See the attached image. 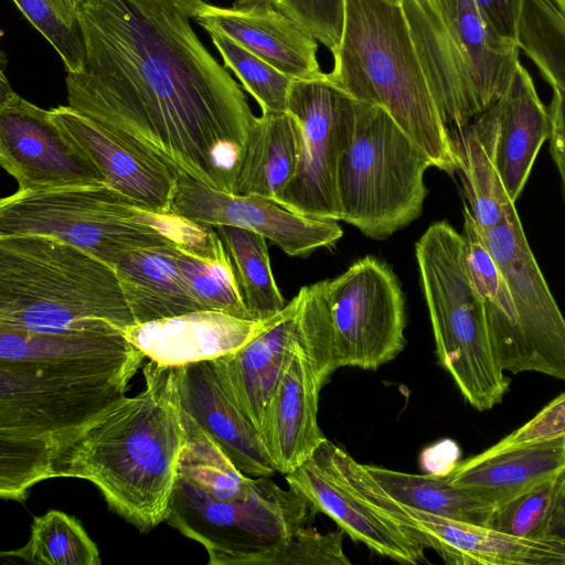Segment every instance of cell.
Returning <instances> with one entry per match:
<instances>
[{"label":"cell","instance_id":"cell-30","mask_svg":"<svg viewBox=\"0 0 565 565\" xmlns=\"http://www.w3.org/2000/svg\"><path fill=\"white\" fill-rule=\"evenodd\" d=\"M1 557L39 565H99L100 554L83 525L74 516L50 510L33 519L30 539L20 548Z\"/></svg>","mask_w":565,"mask_h":565},{"label":"cell","instance_id":"cell-4","mask_svg":"<svg viewBox=\"0 0 565 565\" xmlns=\"http://www.w3.org/2000/svg\"><path fill=\"white\" fill-rule=\"evenodd\" d=\"M183 422L186 443L164 522L200 543L210 565H256L307 525L313 512L303 498L269 476L241 472L184 412Z\"/></svg>","mask_w":565,"mask_h":565},{"label":"cell","instance_id":"cell-29","mask_svg":"<svg viewBox=\"0 0 565 565\" xmlns=\"http://www.w3.org/2000/svg\"><path fill=\"white\" fill-rule=\"evenodd\" d=\"M230 260L243 300L255 320L275 317L285 299L273 276L266 237L235 226H215Z\"/></svg>","mask_w":565,"mask_h":565},{"label":"cell","instance_id":"cell-6","mask_svg":"<svg viewBox=\"0 0 565 565\" xmlns=\"http://www.w3.org/2000/svg\"><path fill=\"white\" fill-rule=\"evenodd\" d=\"M332 82L353 99L385 109L433 167L458 171L450 131L430 90L402 4L345 0Z\"/></svg>","mask_w":565,"mask_h":565},{"label":"cell","instance_id":"cell-20","mask_svg":"<svg viewBox=\"0 0 565 565\" xmlns=\"http://www.w3.org/2000/svg\"><path fill=\"white\" fill-rule=\"evenodd\" d=\"M182 411L223 450L232 463L250 477L276 472L258 430L231 402L212 360L179 366Z\"/></svg>","mask_w":565,"mask_h":565},{"label":"cell","instance_id":"cell-40","mask_svg":"<svg viewBox=\"0 0 565 565\" xmlns=\"http://www.w3.org/2000/svg\"><path fill=\"white\" fill-rule=\"evenodd\" d=\"M460 451L452 440H443L426 449L422 455L423 466L428 473L448 476L459 463Z\"/></svg>","mask_w":565,"mask_h":565},{"label":"cell","instance_id":"cell-19","mask_svg":"<svg viewBox=\"0 0 565 565\" xmlns=\"http://www.w3.org/2000/svg\"><path fill=\"white\" fill-rule=\"evenodd\" d=\"M404 525L425 548L450 565H565V545L514 536L406 508Z\"/></svg>","mask_w":565,"mask_h":565},{"label":"cell","instance_id":"cell-26","mask_svg":"<svg viewBox=\"0 0 565 565\" xmlns=\"http://www.w3.org/2000/svg\"><path fill=\"white\" fill-rule=\"evenodd\" d=\"M180 243L135 250L115 266L136 323L203 310L179 266Z\"/></svg>","mask_w":565,"mask_h":565},{"label":"cell","instance_id":"cell-13","mask_svg":"<svg viewBox=\"0 0 565 565\" xmlns=\"http://www.w3.org/2000/svg\"><path fill=\"white\" fill-rule=\"evenodd\" d=\"M0 164L20 192L107 184L89 157L43 109L18 94L0 103Z\"/></svg>","mask_w":565,"mask_h":565},{"label":"cell","instance_id":"cell-18","mask_svg":"<svg viewBox=\"0 0 565 565\" xmlns=\"http://www.w3.org/2000/svg\"><path fill=\"white\" fill-rule=\"evenodd\" d=\"M56 124L89 157L111 188L151 212L171 213L179 174L71 106L51 109Z\"/></svg>","mask_w":565,"mask_h":565},{"label":"cell","instance_id":"cell-2","mask_svg":"<svg viewBox=\"0 0 565 565\" xmlns=\"http://www.w3.org/2000/svg\"><path fill=\"white\" fill-rule=\"evenodd\" d=\"M146 355L124 332L0 327V498L23 502L58 447L126 396Z\"/></svg>","mask_w":565,"mask_h":565},{"label":"cell","instance_id":"cell-22","mask_svg":"<svg viewBox=\"0 0 565 565\" xmlns=\"http://www.w3.org/2000/svg\"><path fill=\"white\" fill-rule=\"evenodd\" d=\"M299 301L297 294L265 331L238 351L212 360L226 395L258 433L268 402L298 340Z\"/></svg>","mask_w":565,"mask_h":565},{"label":"cell","instance_id":"cell-32","mask_svg":"<svg viewBox=\"0 0 565 565\" xmlns=\"http://www.w3.org/2000/svg\"><path fill=\"white\" fill-rule=\"evenodd\" d=\"M60 55L67 73L82 70L85 43L78 12L64 0H13Z\"/></svg>","mask_w":565,"mask_h":565},{"label":"cell","instance_id":"cell-46","mask_svg":"<svg viewBox=\"0 0 565 565\" xmlns=\"http://www.w3.org/2000/svg\"><path fill=\"white\" fill-rule=\"evenodd\" d=\"M390 1H392V2H394V3H397V4H401V3H402V0H390Z\"/></svg>","mask_w":565,"mask_h":565},{"label":"cell","instance_id":"cell-37","mask_svg":"<svg viewBox=\"0 0 565 565\" xmlns=\"http://www.w3.org/2000/svg\"><path fill=\"white\" fill-rule=\"evenodd\" d=\"M486 23L500 38L516 43L524 0H473Z\"/></svg>","mask_w":565,"mask_h":565},{"label":"cell","instance_id":"cell-8","mask_svg":"<svg viewBox=\"0 0 565 565\" xmlns=\"http://www.w3.org/2000/svg\"><path fill=\"white\" fill-rule=\"evenodd\" d=\"M206 226L149 211L108 184L20 192L0 201V237L47 235L111 267L135 250L183 242Z\"/></svg>","mask_w":565,"mask_h":565},{"label":"cell","instance_id":"cell-31","mask_svg":"<svg viewBox=\"0 0 565 565\" xmlns=\"http://www.w3.org/2000/svg\"><path fill=\"white\" fill-rule=\"evenodd\" d=\"M222 56L224 66L231 70L259 105L262 113L286 111L287 98L294 78L248 51L231 38L209 32Z\"/></svg>","mask_w":565,"mask_h":565},{"label":"cell","instance_id":"cell-25","mask_svg":"<svg viewBox=\"0 0 565 565\" xmlns=\"http://www.w3.org/2000/svg\"><path fill=\"white\" fill-rule=\"evenodd\" d=\"M459 43L480 113L491 108L508 88L519 65L520 47L500 38L480 15L473 0H438Z\"/></svg>","mask_w":565,"mask_h":565},{"label":"cell","instance_id":"cell-36","mask_svg":"<svg viewBox=\"0 0 565 565\" xmlns=\"http://www.w3.org/2000/svg\"><path fill=\"white\" fill-rule=\"evenodd\" d=\"M565 437V392L552 399L533 418L487 448L477 458H488L501 451Z\"/></svg>","mask_w":565,"mask_h":565},{"label":"cell","instance_id":"cell-41","mask_svg":"<svg viewBox=\"0 0 565 565\" xmlns=\"http://www.w3.org/2000/svg\"><path fill=\"white\" fill-rule=\"evenodd\" d=\"M552 84L565 94V55L556 64L552 74Z\"/></svg>","mask_w":565,"mask_h":565},{"label":"cell","instance_id":"cell-28","mask_svg":"<svg viewBox=\"0 0 565 565\" xmlns=\"http://www.w3.org/2000/svg\"><path fill=\"white\" fill-rule=\"evenodd\" d=\"M363 466L398 502L451 520L488 526L494 507L452 484L447 476L416 475L380 466Z\"/></svg>","mask_w":565,"mask_h":565},{"label":"cell","instance_id":"cell-9","mask_svg":"<svg viewBox=\"0 0 565 565\" xmlns=\"http://www.w3.org/2000/svg\"><path fill=\"white\" fill-rule=\"evenodd\" d=\"M436 354L477 411L500 404L510 379L499 366L486 308L468 270L466 241L447 221L433 223L415 245Z\"/></svg>","mask_w":565,"mask_h":565},{"label":"cell","instance_id":"cell-23","mask_svg":"<svg viewBox=\"0 0 565 565\" xmlns=\"http://www.w3.org/2000/svg\"><path fill=\"white\" fill-rule=\"evenodd\" d=\"M497 107L494 164L508 195L515 203L542 145L551 136V116L521 63Z\"/></svg>","mask_w":565,"mask_h":565},{"label":"cell","instance_id":"cell-45","mask_svg":"<svg viewBox=\"0 0 565 565\" xmlns=\"http://www.w3.org/2000/svg\"><path fill=\"white\" fill-rule=\"evenodd\" d=\"M431 4H435L437 6L438 4V0H428Z\"/></svg>","mask_w":565,"mask_h":565},{"label":"cell","instance_id":"cell-15","mask_svg":"<svg viewBox=\"0 0 565 565\" xmlns=\"http://www.w3.org/2000/svg\"><path fill=\"white\" fill-rule=\"evenodd\" d=\"M278 315L254 320L216 310H198L135 323L124 330V335L149 360L181 366L238 351L270 327Z\"/></svg>","mask_w":565,"mask_h":565},{"label":"cell","instance_id":"cell-24","mask_svg":"<svg viewBox=\"0 0 565 565\" xmlns=\"http://www.w3.org/2000/svg\"><path fill=\"white\" fill-rule=\"evenodd\" d=\"M565 467V437L514 447L488 458L472 456L447 476L449 482L493 507L500 505Z\"/></svg>","mask_w":565,"mask_h":565},{"label":"cell","instance_id":"cell-27","mask_svg":"<svg viewBox=\"0 0 565 565\" xmlns=\"http://www.w3.org/2000/svg\"><path fill=\"white\" fill-rule=\"evenodd\" d=\"M299 127L286 111L262 113L255 118L239 169L236 194L278 202L296 170Z\"/></svg>","mask_w":565,"mask_h":565},{"label":"cell","instance_id":"cell-17","mask_svg":"<svg viewBox=\"0 0 565 565\" xmlns=\"http://www.w3.org/2000/svg\"><path fill=\"white\" fill-rule=\"evenodd\" d=\"M193 20L206 32L224 34L294 79L322 76L318 41L270 4L218 7L204 1Z\"/></svg>","mask_w":565,"mask_h":565},{"label":"cell","instance_id":"cell-12","mask_svg":"<svg viewBox=\"0 0 565 565\" xmlns=\"http://www.w3.org/2000/svg\"><path fill=\"white\" fill-rule=\"evenodd\" d=\"M473 218L511 291L525 372L565 381V319L534 258L514 202L504 193Z\"/></svg>","mask_w":565,"mask_h":565},{"label":"cell","instance_id":"cell-39","mask_svg":"<svg viewBox=\"0 0 565 565\" xmlns=\"http://www.w3.org/2000/svg\"><path fill=\"white\" fill-rule=\"evenodd\" d=\"M542 539L565 545V467L557 476Z\"/></svg>","mask_w":565,"mask_h":565},{"label":"cell","instance_id":"cell-1","mask_svg":"<svg viewBox=\"0 0 565 565\" xmlns=\"http://www.w3.org/2000/svg\"><path fill=\"white\" fill-rule=\"evenodd\" d=\"M204 1L84 0L85 61L67 73V102L178 174L236 194L256 116L191 26Z\"/></svg>","mask_w":565,"mask_h":565},{"label":"cell","instance_id":"cell-43","mask_svg":"<svg viewBox=\"0 0 565 565\" xmlns=\"http://www.w3.org/2000/svg\"><path fill=\"white\" fill-rule=\"evenodd\" d=\"M552 3L554 4V7L557 9V11L559 12V14L564 18L565 20V0H551Z\"/></svg>","mask_w":565,"mask_h":565},{"label":"cell","instance_id":"cell-11","mask_svg":"<svg viewBox=\"0 0 565 565\" xmlns=\"http://www.w3.org/2000/svg\"><path fill=\"white\" fill-rule=\"evenodd\" d=\"M286 110L299 127V154L277 204L301 216L341 221L337 175L354 132L355 99L323 74L294 79Z\"/></svg>","mask_w":565,"mask_h":565},{"label":"cell","instance_id":"cell-10","mask_svg":"<svg viewBox=\"0 0 565 565\" xmlns=\"http://www.w3.org/2000/svg\"><path fill=\"white\" fill-rule=\"evenodd\" d=\"M433 167L427 154L382 107L355 100V127L338 169L341 221L384 239L416 220Z\"/></svg>","mask_w":565,"mask_h":565},{"label":"cell","instance_id":"cell-35","mask_svg":"<svg viewBox=\"0 0 565 565\" xmlns=\"http://www.w3.org/2000/svg\"><path fill=\"white\" fill-rule=\"evenodd\" d=\"M280 10L331 53L338 47L344 24L345 0H285Z\"/></svg>","mask_w":565,"mask_h":565},{"label":"cell","instance_id":"cell-38","mask_svg":"<svg viewBox=\"0 0 565 565\" xmlns=\"http://www.w3.org/2000/svg\"><path fill=\"white\" fill-rule=\"evenodd\" d=\"M548 113L552 124L550 152L558 171L565 199V94L559 89L553 88Z\"/></svg>","mask_w":565,"mask_h":565},{"label":"cell","instance_id":"cell-5","mask_svg":"<svg viewBox=\"0 0 565 565\" xmlns=\"http://www.w3.org/2000/svg\"><path fill=\"white\" fill-rule=\"evenodd\" d=\"M135 318L114 267L47 235L0 237V327L115 332Z\"/></svg>","mask_w":565,"mask_h":565},{"label":"cell","instance_id":"cell-3","mask_svg":"<svg viewBox=\"0 0 565 565\" xmlns=\"http://www.w3.org/2000/svg\"><path fill=\"white\" fill-rule=\"evenodd\" d=\"M179 372V366L149 360L143 390L67 438L54 454L46 480L92 482L108 507L142 533L163 522L186 443Z\"/></svg>","mask_w":565,"mask_h":565},{"label":"cell","instance_id":"cell-7","mask_svg":"<svg viewBox=\"0 0 565 565\" xmlns=\"http://www.w3.org/2000/svg\"><path fill=\"white\" fill-rule=\"evenodd\" d=\"M298 294L299 343L323 383L340 367L376 370L404 350L405 299L386 263L365 256Z\"/></svg>","mask_w":565,"mask_h":565},{"label":"cell","instance_id":"cell-21","mask_svg":"<svg viewBox=\"0 0 565 565\" xmlns=\"http://www.w3.org/2000/svg\"><path fill=\"white\" fill-rule=\"evenodd\" d=\"M285 479L313 513L331 518L354 542L402 564L416 565L425 561L423 545L376 515L312 457L285 475Z\"/></svg>","mask_w":565,"mask_h":565},{"label":"cell","instance_id":"cell-42","mask_svg":"<svg viewBox=\"0 0 565 565\" xmlns=\"http://www.w3.org/2000/svg\"><path fill=\"white\" fill-rule=\"evenodd\" d=\"M285 0H236L233 6L247 7L254 4H270L280 10Z\"/></svg>","mask_w":565,"mask_h":565},{"label":"cell","instance_id":"cell-16","mask_svg":"<svg viewBox=\"0 0 565 565\" xmlns=\"http://www.w3.org/2000/svg\"><path fill=\"white\" fill-rule=\"evenodd\" d=\"M323 385L298 339L268 402L259 431L277 472L287 475L296 470L327 439L318 424Z\"/></svg>","mask_w":565,"mask_h":565},{"label":"cell","instance_id":"cell-44","mask_svg":"<svg viewBox=\"0 0 565 565\" xmlns=\"http://www.w3.org/2000/svg\"><path fill=\"white\" fill-rule=\"evenodd\" d=\"M73 10L79 12V7L84 0H64Z\"/></svg>","mask_w":565,"mask_h":565},{"label":"cell","instance_id":"cell-14","mask_svg":"<svg viewBox=\"0 0 565 565\" xmlns=\"http://www.w3.org/2000/svg\"><path fill=\"white\" fill-rule=\"evenodd\" d=\"M170 212L203 226L253 231L294 257L331 247L343 235L338 221L301 216L270 200L216 190L186 174L178 177Z\"/></svg>","mask_w":565,"mask_h":565},{"label":"cell","instance_id":"cell-34","mask_svg":"<svg viewBox=\"0 0 565 565\" xmlns=\"http://www.w3.org/2000/svg\"><path fill=\"white\" fill-rule=\"evenodd\" d=\"M557 476L494 507L488 527L519 537L543 540V529L556 488Z\"/></svg>","mask_w":565,"mask_h":565},{"label":"cell","instance_id":"cell-33","mask_svg":"<svg viewBox=\"0 0 565 565\" xmlns=\"http://www.w3.org/2000/svg\"><path fill=\"white\" fill-rule=\"evenodd\" d=\"M344 534L341 529L320 533L305 525L264 553L256 565H350L343 551Z\"/></svg>","mask_w":565,"mask_h":565}]
</instances>
